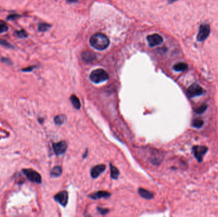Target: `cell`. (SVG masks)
<instances>
[{
	"instance_id": "6da1fadb",
	"label": "cell",
	"mask_w": 218,
	"mask_h": 217,
	"mask_svg": "<svg viewBox=\"0 0 218 217\" xmlns=\"http://www.w3.org/2000/svg\"><path fill=\"white\" fill-rule=\"evenodd\" d=\"M90 44L96 50H103L108 48L110 41L105 34L98 33L91 37Z\"/></svg>"
},
{
	"instance_id": "7a4b0ae2",
	"label": "cell",
	"mask_w": 218,
	"mask_h": 217,
	"mask_svg": "<svg viewBox=\"0 0 218 217\" xmlns=\"http://www.w3.org/2000/svg\"><path fill=\"white\" fill-rule=\"evenodd\" d=\"M89 78L95 83H100L107 80L108 79V75L104 69H96L91 72L89 75Z\"/></svg>"
},
{
	"instance_id": "3957f363",
	"label": "cell",
	"mask_w": 218,
	"mask_h": 217,
	"mask_svg": "<svg viewBox=\"0 0 218 217\" xmlns=\"http://www.w3.org/2000/svg\"><path fill=\"white\" fill-rule=\"evenodd\" d=\"M23 173L26 176L27 178L30 182L40 184L42 182L41 175L36 171L32 169H23Z\"/></svg>"
},
{
	"instance_id": "277c9868",
	"label": "cell",
	"mask_w": 218,
	"mask_h": 217,
	"mask_svg": "<svg viewBox=\"0 0 218 217\" xmlns=\"http://www.w3.org/2000/svg\"><path fill=\"white\" fill-rule=\"evenodd\" d=\"M204 93L202 87L196 83H193L190 85L187 89V95L189 98H195L201 96Z\"/></svg>"
},
{
	"instance_id": "5b68a950",
	"label": "cell",
	"mask_w": 218,
	"mask_h": 217,
	"mask_svg": "<svg viewBox=\"0 0 218 217\" xmlns=\"http://www.w3.org/2000/svg\"><path fill=\"white\" fill-rule=\"evenodd\" d=\"M210 26L208 24H202L200 26L199 31L197 35V40L198 42H204L205 41L210 34Z\"/></svg>"
},
{
	"instance_id": "8992f818",
	"label": "cell",
	"mask_w": 218,
	"mask_h": 217,
	"mask_svg": "<svg viewBox=\"0 0 218 217\" xmlns=\"http://www.w3.org/2000/svg\"><path fill=\"white\" fill-rule=\"evenodd\" d=\"M193 152L195 157L196 159V160L199 162H201L204 157V155L207 152L208 148L205 146H194L193 147Z\"/></svg>"
},
{
	"instance_id": "52a82bcc",
	"label": "cell",
	"mask_w": 218,
	"mask_h": 217,
	"mask_svg": "<svg viewBox=\"0 0 218 217\" xmlns=\"http://www.w3.org/2000/svg\"><path fill=\"white\" fill-rule=\"evenodd\" d=\"M149 45L151 47H154L161 44L163 42V39L161 36L158 34H153L148 36L147 37Z\"/></svg>"
},
{
	"instance_id": "ba28073f",
	"label": "cell",
	"mask_w": 218,
	"mask_h": 217,
	"mask_svg": "<svg viewBox=\"0 0 218 217\" xmlns=\"http://www.w3.org/2000/svg\"><path fill=\"white\" fill-rule=\"evenodd\" d=\"M67 147V143L65 141H61L53 144L54 151L57 155L64 154L66 152Z\"/></svg>"
},
{
	"instance_id": "9c48e42d",
	"label": "cell",
	"mask_w": 218,
	"mask_h": 217,
	"mask_svg": "<svg viewBox=\"0 0 218 217\" xmlns=\"http://www.w3.org/2000/svg\"><path fill=\"white\" fill-rule=\"evenodd\" d=\"M54 199L63 206H66L68 203V196L66 191H61L54 196Z\"/></svg>"
},
{
	"instance_id": "30bf717a",
	"label": "cell",
	"mask_w": 218,
	"mask_h": 217,
	"mask_svg": "<svg viewBox=\"0 0 218 217\" xmlns=\"http://www.w3.org/2000/svg\"><path fill=\"white\" fill-rule=\"evenodd\" d=\"M106 169V166L104 164H99L93 167L91 172V175L92 178H98L104 171Z\"/></svg>"
},
{
	"instance_id": "8fae6325",
	"label": "cell",
	"mask_w": 218,
	"mask_h": 217,
	"mask_svg": "<svg viewBox=\"0 0 218 217\" xmlns=\"http://www.w3.org/2000/svg\"><path fill=\"white\" fill-rule=\"evenodd\" d=\"M82 58L85 62H92L96 59V54L91 51L83 52L82 54Z\"/></svg>"
},
{
	"instance_id": "7c38bea8",
	"label": "cell",
	"mask_w": 218,
	"mask_h": 217,
	"mask_svg": "<svg viewBox=\"0 0 218 217\" xmlns=\"http://www.w3.org/2000/svg\"><path fill=\"white\" fill-rule=\"evenodd\" d=\"M111 196V194L106 191H98L96 193L90 194L89 197L93 199H98L101 198H107Z\"/></svg>"
},
{
	"instance_id": "4fadbf2b",
	"label": "cell",
	"mask_w": 218,
	"mask_h": 217,
	"mask_svg": "<svg viewBox=\"0 0 218 217\" xmlns=\"http://www.w3.org/2000/svg\"><path fill=\"white\" fill-rule=\"evenodd\" d=\"M138 191L140 195L143 198L146 199H151L154 197V194L146 189L140 188Z\"/></svg>"
},
{
	"instance_id": "5bb4252c",
	"label": "cell",
	"mask_w": 218,
	"mask_h": 217,
	"mask_svg": "<svg viewBox=\"0 0 218 217\" xmlns=\"http://www.w3.org/2000/svg\"><path fill=\"white\" fill-rule=\"evenodd\" d=\"M188 68V65L186 63L183 62L175 64L173 67V69L176 71H184L187 70Z\"/></svg>"
},
{
	"instance_id": "9a60e30c",
	"label": "cell",
	"mask_w": 218,
	"mask_h": 217,
	"mask_svg": "<svg viewBox=\"0 0 218 217\" xmlns=\"http://www.w3.org/2000/svg\"><path fill=\"white\" fill-rule=\"evenodd\" d=\"M70 101L74 106V107L77 110H79L80 108V102L79 99V98L75 95L73 94L70 97Z\"/></svg>"
},
{
	"instance_id": "2e32d148",
	"label": "cell",
	"mask_w": 218,
	"mask_h": 217,
	"mask_svg": "<svg viewBox=\"0 0 218 217\" xmlns=\"http://www.w3.org/2000/svg\"><path fill=\"white\" fill-rule=\"evenodd\" d=\"M204 122L202 119L196 118V119L193 120L191 125H192L193 127L198 129V128H201L204 125Z\"/></svg>"
},
{
	"instance_id": "e0dca14e",
	"label": "cell",
	"mask_w": 218,
	"mask_h": 217,
	"mask_svg": "<svg viewBox=\"0 0 218 217\" xmlns=\"http://www.w3.org/2000/svg\"><path fill=\"white\" fill-rule=\"evenodd\" d=\"M61 174H62V168L60 166H55L52 169L50 172V174L53 177H58Z\"/></svg>"
},
{
	"instance_id": "ac0fdd59",
	"label": "cell",
	"mask_w": 218,
	"mask_h": 217,
	"mask_svg": "<svg viewBox=\"0 0 218 217\" xmlns=\"http://www.w3.org/2000/svg\"><path fill=\"white\" fill-rule=\"evenodd\" d=\"M111 177L113 179H117L119 175V171L118 169L112 164H111Z\"/></svg>"
},
{
	"instance_id": "d6986e66",
	"label": "cell",
	"mask_w": 218,
	"mask_h": 217,
	"mask_svg": "<svg viewBox=\"0 0 218 217\" xmlns=\"http://www.w3.org/2000/svg\"><path fill=\"white\" fill-rule=\"evenodd\" d=\"M66 117L63 115H60L54 118V122L57 125H61L66 121Z\"/></svg>"
},
{
	"instance_id": "ffe728a7",
	"label": "cell",
	"mask_w": 218,
	"mask_h": 217,
	"mask_svg": "<svg viewBox=\"0 0 218 217\" xmlns=\"http://www.w3.org/2000/svg\"><path fill=\"white\" fill-rule=\"evenodd\" d=\"M50 27L51 26L47 23H40L39 25V30L41 32H45L47 31Z\"/></svg>"
},
{
	"instance_id": "44dd1931",
	"label": "cell",
	"mask_w": 218,
	"mask_h": 217,
	"mask_svg": "<svg viewBox=\"0 0 218 217\" xmlns=\"http://www.w3.org/2000/svg\"><path fill=\"white\" fill-rule=\"evenodd\" d=\"M15 34L17 35V37H18L20 38H25L28 37V33H26V31L23 29L20 31H17L15 32Z\"/></svg>"
},
{
	"instance_id": "7402d4cb",
	"label": "cell",
	"mask_w": 218,
	"mask_h": 217,
	"mask_svg": "<svg viewBox=\"0 0 218 217\" xmlns=\"http://www.w3.org/2000/svg\"><path fill=\"white\" fill-rule=\"evenodd\" d=\"M207 107L208 106L207 104H202L201 106H200L198 108H196V109H195V112L197 114H202L207 110Z\"/></svg>"
},
{
	"instance_id": "603a6c76",
	"label": "cell",
	"mask_w": 218,
	"mask_h": 217,
	"mask_svg": "<svg viewBox=\"0 0 218 217\" xmlns=\"http://www.w3.org/2000/svg\"><path fill=\"white\" fill-rule=\"evenodd\" d=\"M8 29V28L7 23L3 21H0V34L7 31Z\"/></svg>"
},
{
	"instance_id": "cb8c5ba5",
	"label": "cell",
	"mask_w": 218,
	"mask_h": 217,
	"mask_svg": "<svg viewBox=\"0 0 218 217\" xmlns=\"http://www.w3.org/2000/svg\"><path fill=\"white\" fill-rule=\"evenodd\" d=\"M0 45L5 47L6 48H13V45H12L10 43L7 42L6 40L2 39V38H0Z\"/></svg>"
},
{
	"instance_id": "d4e9b609",
	"label": "cell",
	"mask_w": 218,
	"mask_h": 217,
	"mask_svg": "<svg viewBox=\"0 0 218 217\" xmlns=\"http://www.w3.org/2000/svg\"><path fill=\"white\" fill-rule=\"evenodd\" d=\"M21 17V15H20L19 14H11L7 17V20H10V21H15V20H17L18 19H19Z\"/></svg>"
},
{
	"instance_id": "484cf974",
	"label": "cell",
	"mask_w": 218,
	"mask_h": 217,
	"mask_svg": "<svg viewBox=\"0 0 218 217\" xmlns=\"http://www.w3.org/2000/svg\"><path fill=\"white\" fill-rule=\"evenodd\" d=\"M97 210L101 214H105L109 211V210L108 209H104V208H99V207L97 208Z\"/></svg>"
},
{
	"instance_id": "4316f807",
	"label": "cell",
	"mask_w": 218,
	"mask_h": 217,
	"mask_svg": "<svg viewBox=\"0 0 218 217\" xmlns=\"http://www.w3.org/2000/svg\"><path fill=\"white\" fill-rule=\"evenodd\" d=\"M1 61L4 63H6L7 64H12V61L8 59V58H3L1 59Z\"/></svg>"
},
{
	"instance_id": "83f0119b",
	"label": "cell",
	"mask_w": 218,
	"mask_h": 217,
	"mask_svg": "<svg viewBox=\"0 0 218 217\" xmlns=\"http://www.w3.org/2000/svg\"><path fill=\"white\" fill-rule=\"evenodd\" d=\"M34 68H36V66H29V67H28L26 68L23 69L22 71H24V72H30V71H33Z\"/></svg>"
},
{
	"instance_id": "f1b7e54d",
	"label": "cell",
	"mask_w": 218,
	"mask_h": 217,
	"mask_svg": "<svg viewBox=\"0 0 218 217\" xmlns=\"http://www.w3.org/2000/svg\"><path fill=\"white\" fill-rule=\"evenodd\" d=\"M67 2L70 3H75L77 2L78 0H66Z\"/></svg>"
},
{
	"instance_id": "f546056e",
	"label": "cell",
	"mask_w": 218,
	"mask_h": 217,
	"mask_svg": "<svg viewBox=\"0 0 218 217\" xmlns=\"http://www.w3.org/2000/svg\"><path fill=\"white\" fill-rule=\"evenodd\" d=\"M169 2V3H173V2H175L176 1H177V0H168Z\"/></svg>"
},
{
	"instance_id": "4dcf8cb0",
	"label": "cell",
	"mask_w": 218,
	"mask_h": 217,
	"mask_svg": "<svg viewBox=\"0 0 218 217\" xmlns=\"http://www.w3.org/2000/svg\"><path fill=\"white\" fill-rule=\"evenodd\" d=\"M87 150H86V153H85V154L83 155V158H85L86 157V155H87Z\"/></svg>"
}]
</instances>
